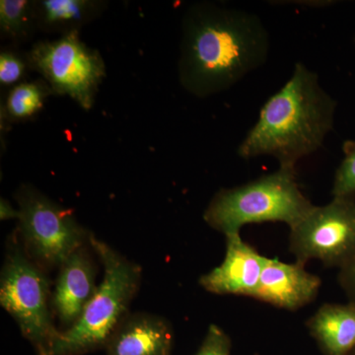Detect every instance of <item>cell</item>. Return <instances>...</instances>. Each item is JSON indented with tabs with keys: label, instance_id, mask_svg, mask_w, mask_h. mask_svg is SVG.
<instances>
[{
	"label": "cell",
	"instance_id": "1",
	"mask_svg": "<svg viewBox=\"0 0 355 355\" xmlns=\"http://www.w3.org/2000/svg\"><path fill=\"white\" fill-rule=\"evenodd\" d=\"M270 46L256 14L212 2L193 4L182 21L180 83L196 97L219 94L263 67Z\"/></svg>",
	"mask_w": 355,
	"mask_h": 355
},
{
	"label": "cell",
	"instance_id": "2",
	"mask_svg": "<svg viewBox=\"0 0 355 355\" xmlns=\"http://www.w3.org/2000/svg\"><path fill=\"white\" fill-rule=\"evenodd\" d=\"M338 103L320 83L316 72L302 62L291 78L261 107L258 120L238 147L243 159L270 156L282 167L321 148L333 130Z\"/></svg>",
	"mask_w": 355,
	"mask_h": 355
},
{
	"label": "cell",
	"instance_id": "3",
	"mask_svg": "<svg viewBox=\"0 0 355 355\" xmlns=\"http://www.w3.org/2000/svg\"><path fill=\"white\" fill-rule=\"evenodd\" d=\"M89 244L101 261L102 282L78 321L60 331L48 355H84L105 349L139 291V266L92 234Z\"/></svg>",
	"mask_w": 355,
	"mask_h": 355
},
{
	"label": "cell",
	"instance_id": "4",
	"mask_svg": "<svg viewBox=\"0 0 355 355\" xmlns=\"http://www.w3.org/2000/svg\"><path fill=\"white\" fill-rule=\"evenodd\" d=\"M314 207L299 188L296 168L282 167L249 183L221 189L210 200L203 219L224 235L247 224L284 222L293 227Z\"/></svg>",
	"mask_w": 355,
	"mask_h": 355
},
{
	"label": "cell",
	"instance_id": "5",
	"mask_svg": "<svg viewBox=\"0 0 355 355\" xmlns=\"http://www.w3.org/2000/svg\"><path fill=\"white\" fill-rule=\"evenodd\" d=\"M50 297L49 280L42 268L11 244L0 275V305L38 355H48L60 331L51 319Z\"/></svg>",
	"mask_w": 355,
	"mask_h": 355
},
{
	"label": "cell",
	"instance_id": "6",
	"mask_svg": "<svg viewBox=\"0 0 355 355\" xmlns=\"http://www.w3.org/2000/svg\"><path fill=\"white\" fill-rule=\"evenodd\" d=\"M26 57L30 69L41 74L53 94L69 96L84 110L92 108L106 67L99 51L84 44L78 31L38 42Z\"/></svg>",
	"mask_w": 355,
	"mask_h": 355
},
{
	"label": "cell",
	"instance_id": "7",
	"mask_svg": "<svg viewBox=\"0 0 355 355\" xmlns=\"http://www.w3.org/2000/svg\"><path fill=\"white\" fill-rule=\"evenodd\" d=\"M15 197L19 207L20 234L27 251L39 263L60 266L89 242L90 233L73 214L34 187L23 184Z\"/></svg>",
	"mask_w": 355,
	"mask_h": 355
},
{
	"label": "cell",
	"instance_id": "8",
	"mask_svg": "<svg viewBox=\"0 0 355 355\" xmlns=\"http://www.w3.org/2000/svg\"><path fill=\"white\" fill-rule=\"evenodd\" d=\"M289 249L296 263L318 260L328 266L347 265L355 257V200L333 197L314 207L291 228Z\"/></svg>",
	"mask_w": 355,
	"mask_h": 355
},
{
	"label": "cell",
	"instance_id": "9",
	"mask_svg": "<svg viewBox=\"0 0 355 355\" xmlns=\"http://www.w3.org/2000/svg\"><path fill=\"white\" fill-rule=\"evenodd\" d=\"M225 241L223 261L203 275L200 284L210 293L253 298L268 258L247 244L240 232L225 235Z\"/></svg>",
	"mask_w": 355,
	"mask_h": 355
},
{
	"label": "cell",
	"instance_id": "10",
	"mask_svg": "<svg viewBox=\"0 0 355 355\" xmlns=\"http://www.w3.org/2000/svg\"><path fill=\"white\" fill-rule=\"evenodd\" d=\"M321 284L320 277L301 263L268 258L253 298L282 309L298 310L316 299Z\"/></svg>",
	"mask_w": 355,
	"mask_h": 355
},
{
	"label": "cell",
	"instance_id": "11",
	"mask_svg": "<svg viewBox=\"0 0 355 355\" xmlns=\"http://www.w3.org/2000/svg\"><path fill=\"white\" fill-rule=\"evenodd\" d=\"M60 268L51 303L58 320L67 330L78 321L97 291L96 268L84 246L70 254Z\"/></svg>",
	"mask_w": 355,
	"mask_h": 355
},
{
	"label": "cell",
	"instance_id": "12",
	"mask_svg": "<svg viewBox=\"0 0 355 355\" xmlns=\"http://www.w3.org/2000/svg\"><path fill=\"white\" fill-rule=\"evenodd\" d=\"M174 334L162 317L128 315L107 343V355H171Z\"/></svg>",
	"mask_w": 355,
	"mask_h": 355
},
{
	"label": "cell",
	"instance_id": "13",
	"mask_svg": "<svg viewBox=\"0 0 355 355\" xmlns=\"http://www.w3.org/2000/svg\"><path fill=\"white\" fill-rule=\"evenodd\" d=\"M307 328L326 355H347L355 347V303L324 304Z\"/></svg>",
	"mask_w": 355,
	"mask_h": 355
},
{
	"label": "cell",
	"instance_id": "14",
	"mask_svg": "<svg viewBox=\"0 0 355 355\" xmlns=\"http://www.w3.org/2000/svg\"><path fill=\"white\" fill-rule=\"evenodd\" d=\"M96 0H40L35 1L37 28L46 33L65 35L94 20L106 7Z\"/></svg>",
	"mask_w": 355,
	"mask_h": 355
},
{
	"label": "cell",
	"instance_id": "15",
	"mask_svg": "<svg viewBox=\"0 0 355 355\" xmlns=\"http://www.w3.org/2000/svg\"><path fill=\"white\" fill-rule=\"evenodd\" d=\"M37 29L35 1H0V31L3 38L11 40L14 43H21L31 38Z\"/></svg>",
	"mask_w": 355,
	"mask_h": 355
},
{
	"label": "cell",
	"instance_id": "16",
	"mask_svg": "<svg viewBox=\"0 0 355 355\" xmlns=\"http://www.w3.org/2000/svg\"><path fill=\"white\" fill-rule=\"evenodd\" d=\"M51 94L53 91L44 79L17 84L7 96L6 116L14 121L27 120L43 108Z\"/></svg>",
	"mask_w": 355,
	"mask_h": 355
},
{
	"label": "cell",
	"instance_id": "17",
	"mask_svg": "<svg viewBox=\"0 0 355 355\" xmlns=\"http://www.w3.org/2000/svg\"><path fill=\"white\" fill-rule=\"evenodd\" d=\"M345 158L338 166L334 180L333 197L354 198L355 195V140L343 146Z\"/></svg>",
	"mask_w": 355,
	"mask_h": 355
},
{
	"label": "cell",
	"instance_id": "18",
	"mask_svg": "<svg viewBox=\"0 0 355 355\" xmlns=\"http://www.w3.org/2000/svg\"><path fill=\"white\" fill-rule=\"evenodd\" d=\"M28 69L30 67L27 57L23 58L19 51L11 49L0 53V84L2 86L17 85Z\"/></svg>",
	"mask_w": 355,
	"mask_h": 355
},
{
	"label": "cell",
	"instance_id": "19",
	"mask_svg": "<svg viewBox=\"0 0 355 355\" xmlns=\"http://www.w3.org/2000/svg\"><path fill=\"white\" fill-rule=\"evenodd\" d=\"M195 355H231V340L217 324H210L202 345Z\"/></svg>",
	"mask_w": 355,
	"mask_h": 355
},
{
	"label": "cell",
	"instance_id": "20",
	"mask_svg": "<svg viewBox=\"0 0 355 355\" xmlns=\"http://www.w3.org/2000/svg\"><path fill=\"white\" fill-rule=\"evenodd\" d=\"M340 282L352 302L355 303V257L340 268Z\"/></svg>",
	"mask_w": 355,
	"mask_h": 355
},
{
	"label": "cell",
	"instance_id": "21",
	"mask_svg": "<svg viewBox=\"0 0 355 355\" xmlns=\"http://www.w3.org/2000/svg\"><path fill=\"white\" fill-rule=\"evenodd\" d=\"M19 216V209H14L12 205L6 198L0 200V219L1 220H9V219H17L18 220Z\"/></svg>",
	"mask_w": 355,
	"mask_h": 355
},
{
	"label": "cell",
	"instance_id": "22",
	"mask_svg": "<svg viewBox=\"0 0 355 355\" xmlns=\"http://www.w3.org/2000/svg\"><path fill=\"white\" fill-rule=\"evenodd\" d=\"M347 355H355V347L354 349L352 350V352H349Z\"/></svg>",
	"mask_w": 355,
	"mask_h": 355
}]
</instances>
